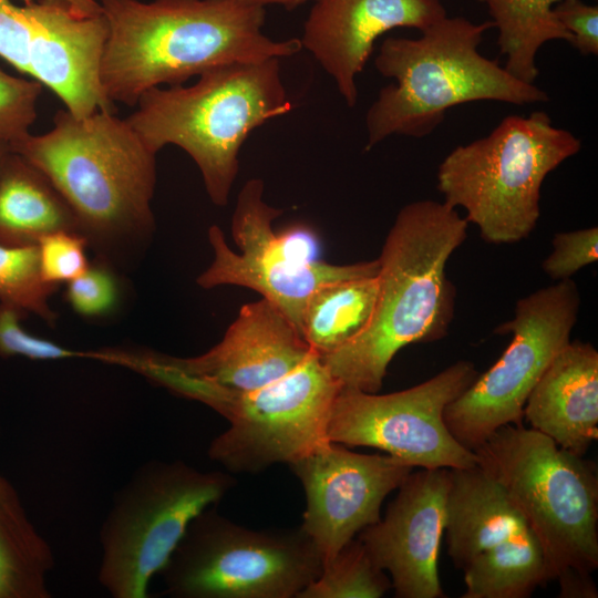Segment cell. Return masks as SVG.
Masks as SVG:
<instances>
[{
  "label": "cell",
  "mask_w": 598,
  "mask_h": 598,
  "mask_svg": "<svg viewBox=\"0 0 598 598\" xmlns=\"http://www.w3.org/2000/svg\"><path fill=\"white\" fill-rule=\"evenodd\" d=\"M125 367L221 414L230 426L210 443L208 455L237 473L289 464L329 441V416L342 386L316 352L285 377L249 391L188 377L152 351H128Z\"/></svg>",
  "instance_id": "8992f818"
},
{
  "label": "cell",
  "mask_w": 598,
  "mask_h": 598,
  "mask_svg": "<svg viewBox=\"0 0 598 598\" xmlns=\"http://www.w3.org/2000/svg\"><path fill=\"white\" fill-rule=\"evenodd\" d=\"M477 375L471 361L460 360L417 385L389 394L342 385L331 408L328 440L374 447L413 467H473L475 453L455 440L443 413Z\"/></svg>",
  "instance_id": "7c38bea8"
},
{
  "label": "cell",
  "mask_w": 598,
  "mask_h": 598,
  "mask_svg": "<svg viewBox=\"0 0 598 598\" xmlns=\"http://www.w3.org/2000/svg\"><path fill=\"white\" fill-rule=\"evenodd\" d=\"M58 286L43 280L38 246L0 244V302L19 307L54 324L49 300Z\"/></svg>",
  "instance_id": "4316f807"
},
{
  "label": "cell",
  "mask_w": 598,
  "mask_h": 598,
  "mask_svg": "<svg viewBox=\"0 0 598 598\" xmlns=\"http://www.w3.org/2000/svg\"><path fill=\"white\" fill-rule=\"evenodd\" d=\"M60 230L80 233L70 206L39 168L10 150L0 164V244L34 246Z\"/></svg>",
  "instance_id": "44dd1931"
},
{
  "label": "cell",
  "mask_w": 598,
  "mask_h": 598,
  "mask_svg": "<svg viewBox=\"0 0 598 598\" xmlns=\"http://www.w3.org/2000/svg\"><path fill=\"white\" fill-rule=\"evenodd\" d=\"M554 14L573 35L571 44L582 54H598V7L582 0H560Z\"/></svg>",
  "instance_id": "d6a6232c"
},
{
  "label": "cell",
  "mask_w": 598,
  "mask_h": 598,
  "mask_svg": "<svg viewBox=\"0 0 598 598\" xmlns=\"http://www.w3.org/2000/svg\"><path fill=\"white\" fill-rule=\"evenodd\" d=\"M321 570V554L301 527L250 529L207 508L161 573L178 598H293Z\"/></svg>",
  "instance_id": "30bf717a"
},
{
  "label": "cell",
  "mask_w": 598,
  "mask_h": 598,
  "mask_svg": "<svg viewBox=\"0 0 598 598\" xmlns=\"http://www.w3.org/2000/svg\"><path fill=\"white\" fill-rule=\"evenodd\" d=\"M107 22L100 80L107 99L135 106L148 90L183 84L236 62L289 58L300 39L262 32L265 7L239 0H97Z\"/></svg>",
  "instance_id": "6da1fadb"
},
{
  "label": "cell",
  "mask_w": 598,
  "mask_h": 598,
  "mask_svg": "<svg viewBox=\"0 0 598 598\" xmlns=\"http://www.w3.org/2000/svg\"><path fill=\"white\" fill-rule=\"evenodd\" d=\"M377 297V275L321 286L305 307L302 338L320 357L334 352L368 327Z\"/></svg>",
  "instance_id": "603a6c76"
},
{
  "label": "cell",
  "mask_w": 598,
  "mask_h": 598,
  "mask_svg": "<svg viewBox=\"0 0 598 598\" xmlns=\"http://www.w3.org/2000/svg\"><path fill=\"white\" fill-rule=\"evenodd\" d=\"M9 151H10L9 145L3 142H0V164Z\"/></svg>",
  "instance_id": "8d00e7d4"
},
{
  "label": "cell",
  "mask_w": 598,
  "mask_h": 598,
  "mask_svg": "<svg viewBox=\"0 0 598 598\" xmlns=\"http://www.w3.org/2000/svg\"><path fill=\"white\" fill-rule=\"evenodd\" d=\"M29 27V75L49 87L76 117L114 112L100 66L109 28L103 13H86L64 0L23 4Z\"/></svg>",
  "instance_id": "2e32d148"
},
{
  "label": "cell",
  "mask_w": 598,
  "mask_h": 598,
  "mask_svg": "<svg viewBox=\"0 0 598 598\" xmlns=\"http://www.w3.org/2000/svg\"><path fill=\"white\" fill-rule=\"evenodd\" d=\"M528 530L505 489L481 467L450 470L444 532L456 568Z\"/></svg>",
  "instance_id": "ffe728a7"
},
{
  "label": "cell",
  "mask_w": 598,
  "mask_h": 598,
  "mask_svg": "<svg viewBox=\"0 0 598 598\" xmlns=\"http://www.w3.org/2000/svg\"><path fill=\"white\" fill-rule=\"evenodd\" d=\"M580 148V140L543 111L511 115L443 159L437 189L446 204L465 210L486 243H518L536 227L544 179Z\"/></svg>",
  "instance_id": "ba28073f"
},
{
  "label": "cell",
  "mask_w": 598,
  "mask_h": 598,
  "mask_svg": "<svg viewBox=\"0 0 598 598\" xmlns=\"http://www.w3.org/2000/svg\"><path fill=\"white\" fill-rule=\"evenodd\" d=\"M451 468L411 472L385 515L359 533L374 563L390 574L399 598L445 597L437 560Z\"/></svg>",
  "instance_id": "9a60e30c"
},
{
  "label": "cell",
  "mask_w": 598,
  "mask_h": 598,
  "mask_svg": "<svg viewBox=\"0 0 598 598\" xmlns=\"http://www.w3.org/2000/svg\"><path fill=\"white\" fill-rule=\"evenodd\" d=\"M224 472L151 461L117 493L101 528V585L115 598H146L190 522L234 486Z\"/></svg>",
  "instance_id": "9c48e42d"
},
{
  "label": "cell",
  "mask_w": 598,
  "mask_h": 598,
  "mask_svg": "<svg viewBox=\"0 0 598 598\" xmlns=\"http://www.w3.org/2000/svg\"><path fill=\"white\" fill-rule=\"evenodd\" d=\"M524 417L557 445L585 456L598 437V352L569 341L532 390Z\"/></svg>",
  "instance_id": "d6986e66"
},
{
  "label": "cell",
  "mask_w": 598,
  "mask_h": 598,
  "mask_svg": "<svg viewBox=\"0 0 598 598\" xmlns=\"http://www.w3.org/2000/svg\"><path fill=\"white\" fill-rule=\"evenodd\" d=\"M598 259V228L589 227L554 236L553 251L543 261V270L551 279H569Z\"/></svg>",
  "instance_id": "1f68e13d"
},
{
  "label": "cell",
  "mask_w": 598,
  "mask_h": 598,
  "mask_svg": "<svg viewBox=\"0 0 598 598\" xmlns=\"http://www.w3.org/2000/svg\"><path fill=\"white\" fill-rule=\"evenodd\" d=\"M467 226L445 202L416 200L399 210L377 258L378 297L368 327L346 346L320 357L343 386L378 393L402 348L433 342L447 333L455 288L446 265L464 243Z\"/></svg>",
  "instance_id": "7a4b0ae2"
},
{
  "label": "cell",
  "mask_w": 598,
  "mask_h": 598,
  "mask_svg": "<svg viewBox=\"0 0 598 598\" xmlns=\"http://www.w3.org/2000/svg\"><path fill=\"white\" fill-rule=\"evenodd\" d=\"M282 209L264 200V182L251 178L241 187L231 218L234 251L223 230L213 225L208 240L214 259L196 282L204 289L239 286L257 291L274 303L301 334V319L311 295L321 286L359 277L375 276L377 259L347 265L324 261L293 264L281 252L272 223Z\"/></svg>",
  "instance_id": "4fadbf2b"
},
{
  "label": "cell",
  "mask_w": 598,
  "mask_h": 598,
  "mask_svg": "<svg viewBox=\"0 0 598 598\" xmlns=\"http://www.w3.org/2000/svg\"><path fill=\"white\" fill-rule=\"evenodd\" d=\"M33 0H23L24 3H30ZM72 6L79 8L80 10L86 12V13H101L102 9L97 0H64Z\"/></svg>",
  "instance_id": "d590c367"
},
{
  "label": "cell",
  "mask_w": 598,
  "mask_h": 598,
  "mask_svg": "<svg viewBox=\"0 0 598 598\" xmlns=\"http://www.w3.org/2000/svg\"><path fill=\"white\" fill-rule=\"evenodd\" d=\"M579 305V291L570 278L517 301L514 318L495 329L513 336L505 351L444 410V422L461 445L474 451L499 427L523 425L532 390L570 341Z\"/></svg>",
  "instance_id": "8fae6325"
},
{
  "label": "cell",
  "mask_w": 598,
  "mask_h": 598,
  "mask_svg": "<svg viewBox=\"0 0 598 598\" xmlns=\"http://www.w3.org/2000/svg\"><path fill=\"white\" fill-rule=\"evenodd\" d=\"M42 84L12 76L0 69V142L9 146L30 134Z\"/></svg>",
  "instance_id": "f1b7e54d"
},
{
  "label": "cell",
  "mask_w": 598,
  "mask_h": 598,
  "mask_svg": "<svg viewBox=\"0 0 598 598\" xmlns=\"http://www.w3.org/2000/svg\"><path fill=\"white\" fill-rule=\"evenodd\" d=\"M492 21L474 23L447 16L417 39L386 38L374 60L394 83L380 90L368 110L367 150L390 135H430L453 106L497 101L514 105L545 103L548 94L511 75L478 51Z\"/></svg>",
  "instance_id": "277c9868"
},
{
  "label": "cell",
  "mask_w": 598,
  "mask_h": 598,
  "mask_svg": "<svg viewBox=\"0 0 598 598\" xmlns=\"http://www.w3.org/2000/svg\"><path fill=\"white\" fill-rule=\"evenodd\" d=\"M463 571L462 598H526L548 582L544 554L532 530L476 557Z\"/></svg>",
  "instance_id": "d4e9b609"
},
{
  "label": "cell",
  "mask_w": 598,
  "mask_h": 598,
  "mask_svg": "<svg viewBox=\"0 0 598 598\" xmlns=\"http://www.w3.org/2000/svg\"><path fill=\"white\" fill-rule=\"evenodd\" d=\"M245 3L266 7L269 4H277L285 7L286 9H293L298 6H301L308 1H316V0H239Z\"/></svg>",
  "instance_id": "e575fe53"
},
{
  "label": "cell",
  "mask_w": 598,
  "mask_h": 598,
  "mask_svg": "<svg viewBox=\"0 0 598 598\" xmlns=\"http://www.w3.org/2000/svg\"><path fill=\"white\" fill-rule=\"evenodd\" d=\"M300 39L332 78L346 104L358 100L355 78L375 40L394 28L421 32L446 17L441 0H316Z\"/></svg>",
  "instance_id": "e0dca14e"
},
{
  "label": "cell",
  "mask_w": 598,
  "mask_h": 598,
  "mask_svg": "<svg viewBox=\"0 0 598 598\" xmlns=\"http://www.w3.org/2000/svg\"><path fill=\"white\" fill-rule=\"evenodd\" d=\"M193 85L153 87L127 122L155 153L173 144L197 165L212 203L225 206L239 172L248 135L291 111L280 59L236 62L210 69Z\"/></svg>",
  "instance_id": "5b68a950"
},
{
  "label": "cell",
  "mask_w": 598,
  "mask_h": 598,
  "mask_svg": "<svg viewBox=\"0 0 598 598\" xmlns=\"http://www.w3.org/2000/svg\"><path fill=\"white\" fill-rule=\"evenodd\" d=\"M473 452L539 543L548 581L590 576L598 567L596 464L514 424L496 430Z\"/></svg>",
  "instance_id": "52a82bcc"
},
{
  "label": "cell",
  "mask_w": 598,
  "mask_h": 598,
  "mask_svg": "<svg viewBox=\"0 0 598 598\" xmlns=\"http://www.w3.org/2000/svg\"><path fill=\"white\" fill-rule=\"evenodd\" d=\"M53 566L49 543L0 472V598H49L48 576Z\"/></svg>",
  "instance_id": "7402d4cb"
},
{
  "label": "cell",
  "mask_w": 598,
  "mask_h": 598,
  "mask_svg": "<svg viewBox=\"0 0 598 598\" xmlns=\"http://www.w3.org/2000/svg\"><path fill=\"white\" fill-rule=\"evenodd\" d=\"M65 299L75 313L84 318L109 316L120 301V282L111 264L100 259L68 282Z\"/></svg>",
  "instance_id": "83f0119b"
},
{
  "label": "cell",
  "mask_w": 598,
  "mask_h": 598,
  "mask_svg": "<svg viewBox=\"0 0 598 598\" xmlns=\"http://www.w3.org/2000/svg\"><path fill=\"white\" fill-rule=\"evenodd\" d=\"M29 27L23 6L0 0V56L29 74Z\"/></svg>",
  "instance_id": "836d02e7"
},
{
  "label": "cell",
  "mask_w": 598,
  "mask_h": 598,
  "mask_svg": "<svg viewBox=\"0 0 598 598\" xmlns=\"http://www.w3.org/2000/svg\"><path fill=\"white\" fill-rule=\"evenodd\" d=\"M390 588L386 573L353 538L322 564L320 575L297 598H380Z\"/></svg>",
  "instance_id": "484cf974"
},
{
  "label": "cell",
  "mask_w": 598,
  "mask_h": 598,
  "mask_svg": "<svg viewBox=\"0 0 598 598\" xmlns=\"http://www.w3.org/2000/svg\"><path fill=\"white\" fill-rule=\"evenodd\" d=\"M288 465L306 495L300 527L317 546L322 564L380 520L384 498L414 468L391 455L360 454L331 441Z\"/></svg>",
  "instance_id": "5bb4252c"
},
{
  "label": "cell",
  "mask_w": 598,
  "mask_h": 598,
  "mask_svg": "<svg viewBox=\"0 0 598 598\" xmlns=\"http://www.w3.org/2000/svg\"><path fill=\"white\" fill-rule=\"evenodd\" d=\"M27 315L19 307L0 302V358L23 357L38 361L91 358V352L74 351L28 332L21 326Z\"/></svg>",
  "instance_id": "f546056e"
},
{
  "label": "cell",
  "mask_w": 598,
  "mask_h": 598,
  "mask_svg": "<svg viewBox=\"0 0 598 598\" xmlns=\"http://www.w3.org/2000/svg\"><path fill=\"white\" fill-rule=\"evenodd\" d=\"M40 270L43 280L59 285L82 275L90 262L87 239L78 231L60 230L42 237L38 243Z\"/></svg>",
  "instance_id": "4dcf8cb0"
},
{
  "label": "cell",
  "mask_w": 598,
  "mask_h": 598,
  "mask_svg": "<svg viewBox=\"0 0 598 598\" xmlns=\"http://www.w3.org/2000/svg\"><path fill=\"white\" fill-rule=\"evenodd\" d=\"M9 147L49 178L101 259L110 264L152 236L157 153L126 118L102 110L85 117L59 110L49 132L28 134Z\"/></svg>",
  "instance_id": "3957f363"
},
{
  "label": "cell",
  "mask_w": 598,
  "mask_h": 598,
  "mask_svg": "<svg viewBox=\"0 0 598 598\" xmlns=\"http://www.w3.org/2000/svg\"><path fill=\"white\" fill-rule=\"evenodd\" d=\"M312 352L288 318L262 298L244 305L221 341L209 351L193 358H162L188 377L249 391L285 377Z\"/></svg>",
  "instance_id": "ac0fdd59"
},
{
  "label": "cell",
  "mask_w": 598,
  "mask_h": 598,
  "mask_svg": "<svg viewBox=\"0 0 598 598\" xmlns=\"http://www.w3.org/2000/svg\"><path fill=\"white\" fill-rule=\"evenodd\" d=\"M493 27L498 30L497 44L506 55L505 70L514 78L534 84L538 69L536 54L551 40L573 42V35L554 14L560 0H484Z\"/></svg>",
  "instance_id": "cb8c5ba5"
}]
</instances>
